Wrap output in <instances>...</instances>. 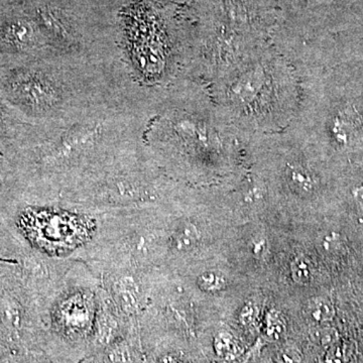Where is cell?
Here are the masks:
<instances>
[{
  "mask_svg": "<svg viewBox=\"0 0 363 363\" xmlns=\"http://www.w3.org/2000/svg\"><path fill=\"white\" fill-rule=\"evenodd\" d=\"M6 9V7H1V4H0V13H1L4 9Z\"/></svg>",
  "mask_w": 363,
  "mask_h": 363,
  "instance_id": "26",
  "label": "cell"
},
{
  "mask_svg": "<svg viewBox=\"0 0 363 363\" xmlns=\"http://www.w3.org/2000/svg\"><path fill=\"white\" fill-rule=\"evenodd\" d=\"M107 357L111 363H135L133 351L126 341H114L111 344Z\"/></svg>",
  "mask_w": 363,
  "mask_h": 363,
  "instance_id": "17",
  "label": "cell"
},
{
  "mask_svg": "<svg viewBox=\"0 0 363 363\" xmlns=\"http://www.w3.org/2000/svg\"><path fill=\"white\" fill-rule=\"evenodd\" d=\"M344 362H345V351L342 344L339 343V341L327 348L323 363H344Z\"/></svg>",
  "mask_w": 363,
  "mask_h": 363,
  "instance_id": "19",
  "label": "cell"
},
{
  "mask_svg": "<svg viewBox=\"0 0 363 363\" xmlns=\"http://www.w3.org/2000/svg\"><path fill=\"white\" fill-rule=\"evenodd\" d=\"M60 55L23 7L0 13V67Z\"/></svg>",
  "mask_w": 363,
  "mask_h": 363,
  "instance_id": "6",
  "label": "cell"
},
{
  "mask_svg": "<svg viewBox=\"0 0 363 363\" xmlns=\"http://www.w3.org/2000/svg\"><path fill=\"white\" fill-rule=\"evenodd\" d=\"M250 252L257 257H262L267 252V242L264 238H257L250 242Z\"/></svg>",
  "mask_w": 363,
  "mask_h": 363,
  "instance_id": "22",
  "label": "cell"
},
{
  "mask_svg": "<svg viewBox=\"0 0 363 363\" xmlns=\"http://www.w3.org/2000/svg\"><path fill=\"white\" fill-rule=\"evenodd\" d=\"M322 248L325 252L331 253L338 252L342 247V241H341L340 235L338 233H328L324 235L321 242Z\"/></svg>",
  "mask_w": 363,
  "mask_h": 363,
  "instance_id": "20",
  "label": "cell"
},
{
  "mask_svg": "<svg viewBox=\"0 0 363 363\" xmlns=\"http://www.w3.org/2000/svg\"><path fill=\"white\" fill-rule=\"evenodd\" d=\"M278 363H300V357L294 350H286L279 357Z\"/></svg>",
  "mask_w": 363,
  "mask_h": 363,
  "instance_id": "23",
  "label": "cell"
},
{
  "mask_svg": "<svg viewBox=\"0 0 363 363\" xmlns=\"http://www.w3.org/2000/svg\"><path fill=\"white\" fill-rule=\"evenodd\" d=\"M150 88L136 84L57 123H28L4 150L25 194L54 201L79 182L145 145Z\"/></svg>",
  "mask_w": 363,
  "mask_h": 363,
  "instance_id": "1",
  "label": "cell"
},
{
  "mask_svg": "<svg viewBox=\"0 0 363 363\" xmlns=\"http://www.w3.org/2000/svg\"><path fill=\"white\" fill-rule=\"evenodd\" d=\"M252 138L223 116L199 81L182 77L152 87L143 143L155 162L211 166L227 155L248 152Z\"/></svg>",
  "mask_w": 363,
  "mask_h": 363,
  "instance_id": "3",
  "label": "cell"
},
{
  "mask_svg": "<svg viewBox=\"0 0 363 363\" xmlns=\"http://www.w3.org/2000/svg\"><path fill=\"white\" fill-rule=\"evenodd\" d=\"M208 88L223 116L250 136L281 133L297 116V71L269 43L240 60Z\"/></svg>",
  "mask_w": 363,
  "mask_h": 363,
  "instance_id": "4",
  "label": "cell"
},
{
  "mask_svg": "<svg viewBox=\"0 0 363 363\" xmlns=\"http://www.w3.org/2000/svg\"><path fill=\"white\" fill-rule=\"evenodd\" d=\"M226 281L223 274L215 271H207L200 274L197 279V285L204 292H218L225 286Z\"/></svg>",
  "mask_w": 363,
  "mask_h": 363,
  "instance_id": "16",
  "label": "cell"
},
{
  "mask_svg": "<svg viewBox=\"0 0 363 363\" xmlns=\"http://www.w3.org/2000/svg\"><path fill=\"white\" fill-rule=\"evenodd\" d=\"M133 84L121 58L55 55L0 67V94L33 124L67 121Z\"/></svg>",
  "mask_w": 363,
  "mask_h": 363,
  "instance_id": "2",
  "label": "cell"
},
{
  "mask_svg": "<svg viewBox=\"0 0 363 363\" xmlns=\"http://www.w3.org/2000/svg\"><path fill=\"white\" fill-rule=\"evenodd\" d=\"M286 333V323L283 315L276 310L267 313L264 324V338L269 342H277L285 337Z\"/></svg>",
  "mask_w": 363,
  "mask_h": 363,
  "instance_id": "14",
  "label": "cell"
},
{
  "mask_svg": "<svg viewBox=\"0 0 363 363\" xmlns=\"http://www.w3.org/2000/svg\"><path fill=\"white\" fill-rule=\"evenodd\" d=\"M307 316L313 322L324 325L333 320L335 316V309L327 298H314L306 306Z\"/></svg>",
  "mask_w": 363,
  "mask_h": 363,
  "instance_id": "13",
  "label": "cell"
},
{
  "mask_svg": "<svg viewBox=\"0 0 363 363\" xmlns=\"http://www.w3.org/2000/svg\"><path fill=\"white\" fill-rule=\"evenodd\" d=\"M201 233L193 222H185L177 227L172 234V247L178 252H193L201 242Z\"/></svg>",
  "mask_w": 363,
  "mask_h": 363,
  "instance_id": "10",
  "label": "cell"
},
{
  "mask_svg": "<svg viewBox=\"0 0 363 363\" xmlns=\"http://www.w3.org/2000/svg\"><path fill=\"white\" fill-rule=\"evenodd\" d=\"M143 363H147V360H145V362H143Z\"/></svg>",
  "mask_w": 363,
  "mask_h": 363,
  "instance_id": "27",
  "label": "cell"
},
{
  "mask_svg": "<svg viewBox=\"0 0 363 363\" xmlns=\"http://www.w3.org/2000/svg\"><path fill=\"white\" fill-rule=\"evenodd\" d=\"M213 347L217 357L226 362H233L242 353L240 343L228 332H219L215 336Z\"/></svg>",
  "mask_w": 363,
  "mask_h": 363,
  "instance_id": "12",
  "label": "cell"
},
{
  "mask_svg": "<svg viewBox=\"0 0 363 363\" xmlns=\"http://www.w3.org/2000/svg\"><path fill=\"white\" fill-rule=\"evenodd\" d=\"M114 296L119 308L126 314H135L142 306V290L133 274H121L114 281Z\"/></svg>",
  "mask_w": 363,
  "mask_h": 363,
  "instance_id": "7",
  "label": "cell"
},
{
  "mask_svg": "<svg viewBox=\"0 0 363 363\" xmlns=\"http://www.w3.org/2000/svg\"><path fill=\"white\" fill-rule=\"evenodd\" d=\"M118 329V321L116 316L104 308V302H101L95 325V337L97 342L101 345H111L116 340Z\"/></svg>",
  "mask_w": 363,
  "mask_h": 363,
  "instance_id": "11",
  "label": "cell"
},
{
  "mask_svg": "<svg viewBox=\"0 0 363 363\" xmlns=\"http://www.w3.org/2000/svg\"><path fill=\"white\" fill-rule=\"evenodd\" d=\"M352 197L355 204L363 212V184H360V185L355 186L353 188Z\"/></svg>",
  "mask_w": 363,
  "mask_h": 363,
  "instance_id": "24",
  "label": "cell"
},
{
  "mask_svg": "<svg viewBox=\"0 0 363 363\" xmlns=\"http://www.w3.org/2000/svg\"><path fill=\"white\" fill-rule=\"evenodd\" d=\"M18 191V180L11 160L0 150V226L7 208Z\"/></svg>",
  "mask_w": 363,
  "mask_h": 363,
  "instance_id": "9",
  "label": "cell"
},
{
  "mask_svg": "<svg viewBox=\"0 0 363 363\" xmlns=\"http://www.w3.org/2000/svg\"><path fill=\"white\" fill-rule=\"evenodd\" d=\"M257 315H259V309L257 306L252 303H248L241 310L240 316L241 324L247 327L252 326L257 321Z\"/></svg>",
  "mask_w": 363,
  "mask_h": 363,
  "instance_id": "21",
  "label": "cell"
},
{
  "mask_svg": "<svg viewBox=\"0 0 363 363\" xmlns=\"http://www.w3.org/2000/svg\"><path fill=\"white\" fill-rule=\"evenodd\" d=\"M162 363H179V362L176 357L169 355V357H166L162 359Z\"/></svg>",
  "mask_w": 363,
  "mask_h": 363,
  "instance_id": "25",
  "label": "cell"
},
{
  "mask_svg": "<svg viewBox=\"0 0 363 363\" xmlns=\"http://www.w3.org/2000/svg\"><path fill=\"white\" fill-rule=\"evenodd\" d=\"M28 123H30L9 106L0 94V150L2 152L21 135Z\"/></svg>",
  "mask_w": 363,
  "mask_h": 363,
  "instance_id": "8",
  "label": "cell"
},
{
  "mask_svg": "<svg viewBox=\"0 0 363 363\" xmlns=\"http://www.w3.org/2000/svg\"><path fill=\"white\" fill-rule=\"evenodd\" d=\"M162 181L143 145L98 169L59 199L92 209H138L161 199Z\"/></svg>",
  "mask_w": 363,
  "mask_h": 363,
  "instance_id": "5",
  "label": "cell"
},
{
  "mask_svg": "<svg viewBox=\"0 0 363 363\" xmlns=\"http://www.w3.org/2000/svg\"><path fill=\"white\" fill-rule=\"evenodd\" d=\"M291 274L296 284L307 286L311 283L313 269L309 259L304 255H298L291 262Z\"/></svg>",
  "mask_w": 363,
  "mask_h": 363,
  "instance_id": "15",
  "label": "cell"
},
{
  "mask_svg": "<svg viewBox=\"0 0 363 363\" xmlns=\"http://www.w3.org/2000/svg\"><path fill=\"white\" fill-rule=\"evenodd\" d=\"M313 339L319 345L328 348L329 346L338 342L339 334L336 329L322 325V326H320L319 328L313 332Z\"/></svg>",
  "mask_w": 363,
  "mask_h": 363,
  "instance_id": "18",
  "label": "cell"
}]
</instances>
